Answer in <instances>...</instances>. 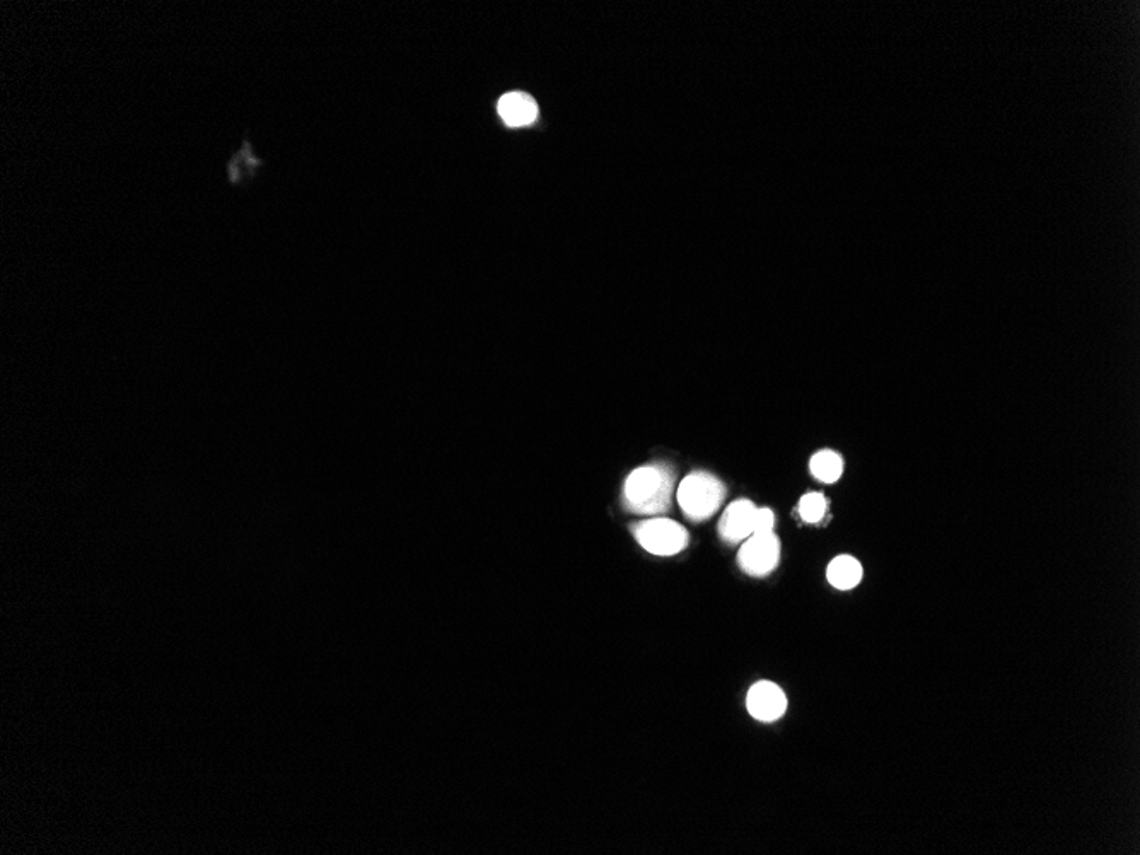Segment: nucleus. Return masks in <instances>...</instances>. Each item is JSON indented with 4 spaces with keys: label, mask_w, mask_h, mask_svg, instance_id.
<instances>
[{
    "label": "nucleus",
    "mask_w": 1140,
    "mask_h": 855,
    "mask_svg": "<svg viewBox=\"0 0 1140 855\" xmlns=\"http://www.w3.org/2000/svg\"><path fill=\"white\" fill-rule=\"evenodd\" d=\"M775 516L774 512L767 509V507H758L757 514H755V531L753 533H774Z\"/></svg>",
    "instance_id": "12"
},
{
    "label": "nucleus",
    "mask_w": 1140,
    "mask_h": 855,
    "mask_svg": "<svg viewBox=\"0 0 1140 855\" xmlns=\"http://www.w3.org/2000/svg\"><path fill=\"white\" fill-rule=\"evenodd\" d=\"M779 559L780 541L774 533H753L739 548L738 564L748 576H767Z\"/></svg>",
    "instance_id": "4"
},
{
    "label": "nucleus",
    "mask_w": 1140,
    "mask_h": 855,
    "mask_svg": "<svg viewBox=\"0 0 1140 855\" xmlns=\"http://www.w3.org/2000/svg\"><path fill=\"white\" fill-rule=\"evenodd\" d=\"M746 707L757 721L774 722L784 716L787 698L775 683L760 681L748 692Z\"/></svg>",
    "instance_id": "5"
},
{
    "label": "nucleus",
    "mask_w": 1140,
    "mask_h": 855,
    "mask_svg": "<svg viewBox=\"0 0 1140 855\" xmlns=\"http://www.w3.org/2000/svg\"><path fill=\"white\" fill-rule=\"evenodd\" d=\"M809 468H811L813 477L818 478L820 482L835 483L838 478L842 477L844 461L835 451L825 449V451H820L811 458Z\"/></svg>",
    "instance_id": "10"
},
{
    "label": "nucleus",
    "mask_w": 1140,
    "mask_h": 855,
    "mask_svg": "<svg viewBox=\"0 0 1140 855\" xmlns=\"http://www.w3.org/2000/svg\"><path fill=\"white\" fill-rule=\"evenodd\" d=\"M797 511H799V516H801L806 523H820L823 516H825L826 499L823 497V494H816V492L806 494L803 499L799 501Z\"/></svg>",
    "instance_id": "11"
},
{
    "label": "nucleus",
    "mask_w": 1140,
    "mask_h": 855,
    "mask_svg": "<svg viewBox=\"0 0 1140 855\" xmlns=\"http://www.w3.org/2000/svg\"><path fill=\"white\" fill-rule=\"evenodd\" d=\"M499 115L509 127H526L538 117V105L530 94L507 93L499 99Z\"/></svg>",
    "instance_id": "8"
},
{
    "label": "nucleus",
    "mask_w": 1140,
    "mask_h": 855,
    "mask_svg": "<svg viewBox=\"0 0 1140 855\" xmlns=\"http://www.w3.org/2000/svg\"><path fill=\"white\" fill-rule=\"evenodd\" d=\"M675 483V472L668 465L640 466L625 480L623 502L635 514L659 516L671 507Z\"/></svg>",
    "instance_id": "1"
},
{
    "label": "nucleus",
    "mask_w": 1140,
    "mask_h": 855,
    "mask_svg": "<svg viewBox=\"0 0 1140 855\" xmlns=\"http://www.w3.org/2000/svg\"><path fill=\"white\" fill-rule=\"evenodd\" d=\"M826 577L833 588L840 591L854 589L862 579V565L850 555H840L833 559L826 570Z\"/></svg>",
    "instance_id": "9"
},
{
    "label": "nucleus",
    "mask_w": 1140,
    "mask_h": 855,
    "mask_svg": "<svg viewBox=\"0 0 1140 855\" xmlns=\"http://www.w3.org/2000/svg\"><path fill=\"white\" fill-rule=\"evenodd\" d=\"M726 487L719 478L707 472H693L681 480L676 499L685 516L692 521L712 518L724 502Z\"/></svg>",
    "instance_id": "2"
},
{
    "label": "nucleus",
    "mask_w": 1140,
    "mask_h": 855,
    "mask_svg": "<svg viewBox=\"0 0 1140 855\" xmlns=\"http://www.w3.org/2000/svg\"><path fill=\"white\" fill-rule=\"evenodd\" d=\"M635 540L640 547L659 557H671L687 548L688 531L673 519L651 518L634 526Z\"/></svg>",
    "instance_id": "3"
},
{
    "label": "nucleus",
    "mask_w": 1140,
    "mask_h": 855,
    "mask_svg": "<svg viewBox=\"0 0 1140 855\" xmlns=\"http://www.w3.org/2000/svg\"><path fill=\"white\" fill-rule=\"evenodd\" d=\"M263 164L265 159L256 156L250 139L245 137L238 151H234L226 161L227 183L234 188L248 187L260 173Z\"/></svg>",
    "instance_id": "7"
},
{
    "label": "nucleus",
    "mask_w": 1140,
    "mask_h": 855,
    "mask_svg": "<svg viewBox=\"0 0 1140 855\" xmlns=\"http://www.w3.org/2000/svg\"><path fill=\"white\" fill-rule=\"evenodd\" d=\"M758 507L746 499L729 504L719 521V535L728 543H741L755 531V514Z\"/></svg>",
    "instance_id": "6"
}]
</instances>
